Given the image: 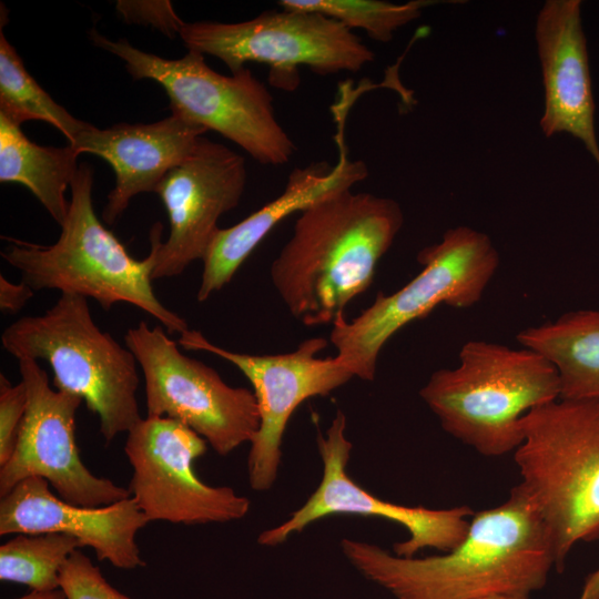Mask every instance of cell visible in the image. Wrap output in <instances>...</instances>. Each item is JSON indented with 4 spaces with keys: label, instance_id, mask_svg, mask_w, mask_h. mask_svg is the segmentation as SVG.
<instances>
[{
    "label": "cell",
    "instance_id": "14",
    "mask_svg": "<svg viewBox=\"0 0 599 599\" xmlns=\"http://www.w3.org/2000/svg\"><path fill=\"white\" fill-rule=\"evenodd\" d=\"M27 389V410L10 459L0 467V496L20 481L43 478L63 500L85 506H106L131 496L129 488L92 474L83 464L75 440L79 396L53 389L37 361H18Z\"/></svg>",
    "mask_w": 599,
    "mask_h": 599
},
{
    "label": "cell",
    "instance_id": "21",
    "mask_svg": "<svg viewBox=\"0 0 599 599\" xmlns=\"http://www.w3.org/2000/svg\"><path fill=\"white\" fill-rule=\"evenodd\" d=\"M79 155L69 143L65 146L33 143L20 125L0 114L1 183L28 187L60 226L69 211L65 192L78 173Z\"/></svg>",
    "mask_w": 599,
    "mask_h": 599
},
{
    "label": "cell",
    "instance_id": "6",
    "mask_svg": "<svg viewBox=\"0 0 599 599\" xmlns=\"http://www.w3.org/2000/svg\"><path fill=\"white\" fill-rule=\"evenodd\" d=\"M1 343L18 361L48 362L57 389L79 396L98 415L106 444L142 418L135 356L99 328L87 297L62 293L43 314L11 323Z\"/></svg>",
    "mask_w": 599,
    "mask_h": 599
},
{
    "label": "cell",
    "instance_id": "18",
    "mask_svg": "<svg viewBox=\"0 0 599 599\" xmlns=\"http://www.w3.org/2000/svg\"><path fill=\"white\" fill-rule=\"evenodd\" d=\"M207 131L171 114L148 124L119 123L98 129L90 124L71 144L79 153L105 160L115 173V185L108 195L103 220L113 224L133 196L155 192L161 181L185 161Z\"/></svg>",
    "mask_w": 599,
    "mask_h": 599
},
{
    "label": "cell",
    "instance_id": "20",
    "mask_svg": "<svg viewBox=\"0 0 599 599\" xmlns=\"http://www.w3.org/2000/svg\"><path fill=\"white\" fill-rule=\"evenodd\" d=\"M516 338L555 366L560 398H599V309L565 313L522 329Z\"/></svg>",
    "mask_w": 599,
    "mask_h": 599
},
{
    "label": "cell",
    "instance_id": "8",
    "mask_svg": "<svg viewBox=\"0 0 599 599\" xmlns=\"http://www.w3.org/2000/svg\"><path fill=\"white\" fill-rule=\"evenodd\" d=\"M90 34L97 47L125 62L132 78L161 84L172 114L220 133L261 164L285 165L293 158L296 146L278 122L273 97L250 69L224 75L195 51L170 60L136 49L125 39L112 41L97 30Z\"/></svg>",
    "mask_w": 599,
    "mask_h": 599
},
{
    "label": "cell",
    "instance_id": "23",
    "mask_svg": "<svg viewBox=\"0 0 599 599\" xmlns=\"http://www.w3.org/2000/svg\"><path fill=\"white\" fill-rule=\"evenodd\" d=\"M81 544L62 534H18L0 547V579L32 590L59 589V575Z\"/></svg>",
    "mask_w": 599,
    "mask_h": 599
},
{
    "label": "cell",
    "instance_id": "11",
    "mask_svg": "<svg viewBox=\"0 0 599 599\" xmlns=\"http://www.w3.org/2000/svg\"><path fill=\"white\" fill-rule=\"evenodd\" d=\"M206 448L199 434L172 418L146 416L128 432L124 453L133 469L129 490L149 522L225 524L247 515L246 497L227 486L207 485L195 474L194 461Z\"/></svg>",
    "mask_w": 599,
    "mask_h": 599
},
{
    "label": "cell",
    "instance_id": "15",
    "mask_svg": "<svg viewBox=\"0 0 599 599\" xmlns=\"http://www.w3.org/2000/svg\"><path fill=\"white\" fill-rule=\"evenodd\" d=\"M246 179L244 158L204 136L193 153L165 175L155 193L166 210L170 234L163 243L159 222L150 231V243L155 246L153 281L177 276L194 261L203 260L220 229L219 219L238 205Z\"/></svg>",
    "mask_w": 599,
    "mask_h": 599
},
{
    "label": "cell",
    "instance_id": "12",
    "mask_svg": "<svg viewBox=\"0 0 599 599\" xmlns=\"http://www.w3.org/2000/svg\"><path fill=\"white\" fill-rule=\"evenodd\" d=\"M177 344L225 359L250 380L260 414V426L250 441L247 456L248 481L256 491L268 490L277 478L283 436L294 410L304 400L326 396L355 377L336 355L317 356L328 344L323 337L307 338L293 352L274 355L225 349L194 329L182 333Z\"/></svg>",
    "mask_w": 599,
    "mask_h": 599
},
{
    "label": "cell",
    "instance_id": "22",
    "mask_svg": "<svg viewBox=\"0 0 599 599\" xmlns=\"http://www.w3.org/2000/svg\"><path fill=\"white\" fill-rule=\"evenodd\" d=\"M0 114L18 125L26 121L47 122L62 132L68 143L90 126L72 116L40 87L3 31L0 32Z\"/></svg>",
    "mask_w": 599,
    "mask_h": 599
},
{
    "label": "cell",
    "instance_id": "28",
    "mask_svg": "<svg viewBox=\"0 0 599 599\" xmlns=\"http://www.w3.org/2000/svg\"><path fill=\"white\" fill-rule=\"evenodd\" d=\"M33 295L34 291L24 281L12 283L0 274V309L3 313H18Z\"/></svg>",
    "mask_w": 599,
    "mask_h": 599
},
{
    "label": "cell",
    "instance_id": "4",
    "mask_svg": "<svg viewBox=\"0 0 599 599\" xmlns=\"http://www.w3.org/2000/svg\"><path fill=\"white\" fill-rule=\"evenodd\" d=\"M92 187V169L81 163L58 241L38 245L12 238L1 256L34 292L58 290L91 297L105 311L119 302L129 303L156 318L170 334L189 331L186 321L166 308L153 291L154 244L148 257H132L97 216Z\"/></svg>",
    "mask_w": 599,
    "mask_h": 599
},
{
    "label": "cell",
    "instance_id": "7",
    "mask_svg": "<svg viewBox=\"0 0 599 599\" xmlns=\"http://www.w3.org/2000/svg\"><path fill=\"white\" fill-rule=\"evenodd\" d=\"M417 260L423 268L405 286L388 295L377 293L351 322L344 315L333 323L329 341L355 377L373 380L380 351L390 337L438 305L468 308L477 304L500 263L490 237L465 225L448 229Z\"/></svg>",
    "mask_w": 599,
    "mask_h": 599
},
{
    "label": "cell",
    "instance_id": "5",
    "mask_svg": "<svg viewBox=\"0 0 599 599\" xmlns=\"http://www.w3.org/2000/svg\"><path fill=\"white\" fill-rule=\"evenodd\" d=\"M514 451L520 486L549 532L561 572L572 547L599 540V398L539 406L521 420Z\"/></svg>",
    "mask_w": 599,
    "mask_h": 599
},
{
    "label": "cell",
    "instance_id": "31",
    "mask_svg": "<svg viewBox=\"0 0 599 599\" xmlns=\"http://www.w3.org/2000/svg\"><path fill=\"white\" fill-rule=\"evenodd\" d=\"M476 599H529V595L502 592V593H493V595L479 597Z\"/></svg>",
    "mask_w": 599,
    "mask_h": 599
},
{
    "label": "cell",
    "instance_id": "2",
    "mask_svg": "<svg viewBox=\"0 0 599 599\" xmlns=\"http://www.w3.org/2000/svg\"><path fill=\"white\" fill-rule=\"evenodd\" d=\"M404 224L397 201L352 189L303 210L271 264V281L305 326L333 323L373 282Z\"/></svg>",
    "mask_w": 599,
    "mask_h": 599
},
{
    "label": "cell",
    "instance_id": "30",
    "mask_svg": "<svg viewBox=\"0 0 599 599\" xmlns=\"http://www.w3.org/2000/svg\"><path fill=\"white\" fill-rule=\"evenodd\" d=\"M17 599H65V596L63 591L59 588L48 591L31 590L30 593Z\"/></svg>",
    "mask_w": 599,
    "mask_h": 599
},
{
    "label": "cell",
    "instance_id": "24",
    "mask_svg": "<svg viewBox=\"0 0 599 599\" xmlns=\"http://www.w3.org/2000/svg\"><path fill=\"white\" fill-rule=\"evenodd\" d=\"M429 0L393 3L382 0H281V8L313 11L337 20L346 28L361 29L378 42H389L394 33L418 19Z\"/></svg>",
    "mask_w": 599,
    "mask_h": 599
},
{
    "label": "cell",
    "instance_id": "29",
    "mask_svg": "<svg viewBox=\"0 0 599 599\" xmlns=\"http://www.w3.org/2000/svg\"><path fill=\"white\" fill-rule=\"evenodd\" d=\"M578 599H599V566L587 576Z\"/></svg>",
    "mask_w": 599,
    "mask_h": 599
},
{
    "label": "cell",
    "instance_id": "13",
    "mask_svg": "<svg viewBox=\"0 0 599 599\" xmlns=\"http://www.w3.org/2000/svg\"><path fill=\"white\" fill-rule=\"evenodd\" d=\"M346 416L338 409L325 435H317V449L323 464L318 487L288 519L262 531L257 542L267 547L278 546L324 517L359 515L384 518L408 531L406 540L393 545L396 556L410 558L425 548L443 552L456 548L468 534L474 511L467 506L447 509L410 507L383 500L366 491L346 471L353 448L346 436Z\"/></svg>",
    "mask_w": 599,
    "mask_h": 599
},
{
    "label": "cell",
    "instance_id": "17",
    "mask_svg": "<svg viewBox=\"0 0 599 599\" xmlns=\"http://www.w3.org/2000/svg\"><path fill=\"white\" fill-rule=\"evenodd\" d=\"M535 39L544 85L539 125L545 136L568 133L579 140L599 169L595 99L580 0H547Z\"/></svg>",
    "mask_w": 599,
    "mask_h": 599
},
{
    "label": "cell",
    "instance_id": "16",
    "mask_svg": "<svg viewBox=\"0 0 599 599\" xmlns=\"http://www.w3.org/2000/svg\"><path fill=\"white\" fill-rule=\"evenodd\" d=\"M148 518L130 496L101 506L85 507L54 495L47 480L30 477L1 497L0 535L62 534L91 547L98 560L119 569L145 566L136 534Z\"/></svg>",
    "mask_w": 599,
    "mask_h": 599
},
{
    "label": "cell",
    "instance_id": "10",
    "mask_svg": "<svg viewBox=\"0 0 599 599\" xmlns=\"http://www.w3.org/2000/svg\"><path fill=\"white\" fill-rule=\"evenodd\" d=\"M145 383L148 416L176 419L227 456L260 426L253 390L227 385L216 370L179 349L162 326L140 322L124 335Z\"/></svg>",
    "mask_w": 599,
    "mask_h": 599
},
{
    "label": "cell",
    "instance_id": "27",
    "mask_svg": "<svg viewBox=\"0 0 599 599\" xmlns=\"http://www.w3.org/2000/svg\"><path fill=\"white\" fill-rule=\"evenodd\" d=\"M116 9L125 21L150 24L169 37L183 24L169 1H119Z\"/></svg>",
    "mask_w": 599,
    "mask_h": 599
},
{
    "label": "cell",
    "instance_id": "19",
    "mask_svg": "<svg viewBox=\"0 0 599 599\" xmlns=\"http://www.w3.org/2000/svg\"><path fill=\"white\" fill-rule=\"evenodd\" d=\"M337 138L339 158L334 166L316 162L294 169L276 199L237 224L216 231L202 260L199 302H205L229 284L251 253L283 220L333 193L353 189L368 176L363 161L348 160L342 130Z\"/></svg>",
    "mask_w": 599,
    "mask_h": 599
},
{
    "label": "cell",
    "instance_id": "25",
    "mask_svg": "<svg viewBox=\"0 0 599 599\" xmlns=\"http://www.w3.org/2000/svg\"><path fill=\"white\" fill-rule=\"evenodd\" d=\"M65 599H131L111 586L80 549L67 559L59 575Z\"/></svg>",
    "mask_w": 599,
    "mask_h": 599
},
{
    "label": "cell",
    "instance_id": "26",
    "mask_svg": "<svg viewBox=\"0 0 599 599\" xmlns=\"http://www.w3.org/2000/svg\"><path fill=\"white\" fill-rule=\"evenodd\" d=\"M27 389L22 380L12 385L0 375V467L12 456L27 410Z\"/></svg>",
    "mask_w": 599,
    "mask_h": 599
},
{
    "label": "cell",
    "instance_id": "3",
    "mask_svg": "<svg viewBox=\"0 0 599 599\" xmlns=\"http://www.w3.org/2000/svg\"><path fill=\"white\" fill-rule=\"evenodd\" d=\"M459 364L435 370L419 395L441 428L488 457L515 451L522 417L560 398L555 366L534 349L471 339Z\"/></svg>",
    "mask_w": 599,
    "mask_h": 599
},
{
    "label": "cell",
    "instance_id": "9",
    "mask_svg": "<svg viewBox=\"0 0 599 599\" xmlns=\"http://www.w3.org/2000/svg\"><path fill=\"white\" fill-rule=\"evenodd\" d=\"M179 35L189 51L220 59L231 73L247 62L267 64L271 83L285 90L297 87L301 65L325 75L357 72L375 57L337 20L286 8L242 22H183Z\"/></svg>",
    "mask_w": 599,
    "mask_h": 599
},
{
    "label": "cell",
    "instance_id": "1",
    "mask_svg": "<svg viewBox=\"0 0 599 599\" xmlns=\"http://www.w3.org/2000/svg\"><path fill=\"white\" fill-rule=\"evenodd\" d=\"M347 561L396 599H476L541 589L555 567L551 539L520 485L500 505L474 512L466 538L443 555L399 557L343 538Z\"/></svg>",
    "mask_w": 599,
    "mask_h": 599
}]
</instances>
